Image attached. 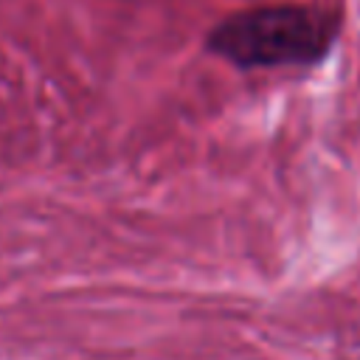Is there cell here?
Returning <instances> with one entry per match:
<instances>
[{"mask_svg": "<svg viewBox=\"0 0 360 360\" xmlns=\"http://www.w3.org/2000/svg\"><path fill=\"white\" fill-rule=\"evenodd\" d=\"M340 37V14L312 3H270L222 17L205 48L239 70L321 65Z\"/></svg>", "mask_w": 360, "mask_h": 360, "instance_id": "1", "label": "cell"}]
</instances>
